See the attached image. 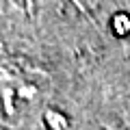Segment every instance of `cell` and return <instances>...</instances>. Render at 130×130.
Instances as JSON below:
<instances>
[{
  "label": "cell",
  "mask_w": 130,
  "mask_h": 130,
  "mask_svg": "<svg viewBox=\"0 0 130 130\" xmlns=\"http://www.w3.org/2000/svg\"><path fill=\"white\" fill-rule=\"evenodd\" d=\"M48 80L28 65L0 63V126L22 128L43 108Z\"/></svg>",
  "instance_id": "1"
}]
</instances>
